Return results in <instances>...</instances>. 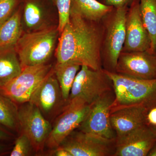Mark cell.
I'll return each mask as SVG.
<instances>
[{
	"instance_id": "cell-1",
	"label": "cell",
	"mask_w": 156,
	"mask_h": 156,
	"mask_svg": "<svg viewBox=\"0 0 156 156\" xmlns=\"http://www.w3.org/2000/svg\"><path fill=\"white\" fill-rule=\"evenodd\" d=\"M103 34L101 21H90L70 13L58 38L56 62L75 61L93 69H103L101 58Z\"/></svg>"
},
{
	"instance_id": "cell-2",
	"label": "cell",
	"mask_w": 156,
	"mask_h": 156,
	"mask_svg": "<svg viewBox=\"0 0 156 156\" xmlns=\"http://www.w3.org/2000/svg\"><path fill=\"white\" fill-rule=\"evenodd\" d=\"M105 71L112 80L115 94L111 112L131 106L141 107L149 112L156 107V78L141 80Z\"/></svg>"
},
{
	"instance_id": "cell-3",
	"label": "cell",
	"mask_w": 156,
	"mask_h": 156,
	"mask_svg": "<svg viewBox=\"0 0 156 156\" xmlns=\"http://www.w3.org/2000/svg\"><path fill=\"white\" fill-rule=\"evenodd\" d=\"M129 7L114 8L101 20L103 34L101 49L102 68L115 72L126 40V16Z\"/></svg>"
},
{
	"instance_id": "cell-4",
	"label": "cell",
	"mask_w": 156,
	"mask_h": 156,
	"mask_svg": "<svg viewBox=\"0 0 156 156\" xmlns=\"http://www.w3.org/2000/svg\"><path fill=\"white\" fill-rule=\"evenodd\" d=\"M58 27L23 33L15 47L22 69L48 63L56 50Z\"/></svg>"
},
{
	"instance_id": "cell-5",
	"label": "cell",
	"mask_w": 156,
	"mask_h": 156,
	"mask_svg": "<svg viewBox=\"0 0 156 156\" xmlns=\"http://www.w3.org/2000/svg\"><path fill=\"white\" fill-rule=\"evenodd\" d=\"M112 89V80L103 69L95 70L82 65L74 81L68 101L80 99L90 105Z\"/></svg>"
},
{
	"instance_id": "cell-6",
	"label": "cell",
	"mask_w": 156,
	"mask_h": 156,
	"mask_svg": "<svg viewBox=\"0 0 156 156\" xmlns=\"http://www.w3.org/2000/svg\"><path fill=\"white\" fill-rule=\"evenodd\" d=\"M90 107V105L80 99L68 101L52 125L46 146L51 150L58 147L65 138L83 122Z\"/></svg>"
},
{
	"instance_id": "cell-7",
	"label": "cell",
	"mask_w": 156,
	"mask_h": 156,
	"mask_svg": "<svg viewBox=\"0 0 156 156\" xmlns=\"http://www.w3.org/2000/svg\"><path fill=\"white\" fill-rule=\"evenodd\" d=\"M53 68L52 65L48 63L24 68L17 77L0 88V92L16 104L28 102L34 91Z\"/></svg>"
},
{
	"instance_id": "cell-8",
	"label": "cell",
	"mask_w": 156,
	"mask_h": 156,
	"mask_svg": "<svg viewBox=\"0 0 156 156\" xmlns=\"http://www.w3.org/2000/svg\"><path fill=\"white\" fill-rule=\"evenodd\" d=\"M115 99L114 89L104 94L90 105V109L78 130L109 140L116 134L110 121L111 108Z\"/></svg>"
},
{
	"instance_id": "cell-9",
	"label": "cell",
	"mask_w": 156,
	"mask_h": 156,
	"mask_svg": "<svg viewBox=\"0 0 156 156\" xmlns=\"http://www.w3.org/2000/svg\"><path fill=\"white\" fill-rule=\"evenodd\" d=\"M116 140H109L76 129L65 138L58 147L72 156H114Z\"/></svg>"
},
{
	"instance_id": "cell-10",
	"label": "cell",
	"mask_w": 156,
	"mask_h": 156,
	"mask_svg": "<svg viewBox=\"0 0 156 156\" xmlns=\"http://www.w3.org/2000/svg\"><path fill=\"white\" fill-rule=\"evenodd\" d=\"M18 118L20 128L30 139L34 151H43L52 130L50 121L30 101L20 105Z\"/></svg>"
},
{
	"instance_id": "cell-11",
	"label": "cell",
	"mask_w": 156,
	"mask_h": 156,
	"mask_svg": "<svg viewBox=\"0 0 156 156\" xmlns=\"http://www.w3.org/2000/svg\"><path fill=\"white\" fill-rule=\"evenodd\" d=\"M29 101L40 109L47 119L60 113L67 102L62 97L53 68L34 91Z\"/></svg>"
},
{
	"instance_id": "cell-12",
	"label": "cell",
	"mask_w": 156,
	"mask_h": 156,
	"mask_svg": "<svg viewBox=\"0 0 156 156\" xmlns=\"http://www.w3.org/2000/svg\"><path fill=\"white\" fill-rule=\"evenodd\" d=\"M115 73L141 80L156 78V55L148 51L122 52Z\"/></svg>"
},
{
	"instance_id": "cell-13",
	"label": "cell",
	"mask_w": 156,
	"mask_h": 156,
	"mask_svg": "<svg viewBox=\"0 0 156 156\" xmlns=\"http://www.w3.org/2000/svg\"><path fill=\"white\" fill-rule=\"evenodd\" d=\"M126 32L122 52L149 51L151 39L143 22L139 0H134L128 8L126 16Z\"/></svg>"
},
{
	"instance_id": "cell-14",
	"label": "cell",
	"mask_w": 156,
	"mask_h": 156,
	"mask_svg": "<svg viewBox=\"0 0 156 156\" xmlns=\"http://www.w3.org/2000/svg\"><path fill=\"white\" fill-rule=\"evenodd\" d=\"M156 142V135L149 125H144L116 139L114 156H147Z\"/></svg>"
},
{
	"instance_id": "cell-15",
	"label": "cell",
	"mask_w": 156,
	"mask_h": 156,
	"mask_svg": "<svg viewBox=\"0 0 156 156\" xmlns=\"http://www.w3.org/2000/svg\"><path fill=\"white\" fill-rule=\"evenodd\" d=\"M23 33L33 32L58 27L55 14L36 0L27 1L21 14Z\"/></svg>"
},
{
	"instance_id": "cell-16",
	"label": "cell",
	"mask_w": 156,
	"mask_h": 156,
	"mask_svg": "<svg viewBox=\"0 0 156 156\" xmlns=\"http://www.w3.org/2000/svg\"><path fill=\"white\" fill-rule=\"evenodd\" d=\"M148 112L146 109L137 106L123 108L111 112V123L116 138L147 125Z\"/></svg>"
},
{
	"instance_id": "cell-17",
	"label": "cell",
	"mask_w": 156,
	"mask_h": 156,
	"mask_svg": "<svg viewBox=\"0 0 156 156\" xmlns=\"http://www.w3.org/2000/svg\"><path fill=\"white\" fill-rule=\"evenodd\" d=\"M20 9L5 22L0 23V52L15 48L23 34Z\"/></svg>"
},
{
	"instance_id": "cell-18",
	"label": "cell",
	"mask_w": 156,
	"mask_h": 156,
	"mask_svg": "<svg viewBox=\"0 0 156 156\" xmlns=\"http://www.w3.org/2000/svg\"><path fill=\"white\" fill-rule=\"evenodd\" d=\"M113 8L104 5L98 0H71L70 13L90 21H101Z\"/></svg>"
},
{
	"instance_id": "cell-19",
	"label": "cell",
	"mask_w": 156,
	"mask_h": 156,
	"mask_svg": "<svg viewBox=\"0 0 156 156\" xmlns=\"http://www.w3.org/2000/svg\"><path fill=\"white\" fill-rule=\"evenodd\" d=\"M82 65L75 61L56 62L53 72L61 89L63 99L67 102L76 76Z\"/></svg>"
},
{
	"instance_id": "cell-20",
	"label": "cell",
	"mask_w": 156,
	"mask_h": 156,
	"mask_svg": "<svg viewBox=\"0 0 156 156\" xmlns=\"http://www.w3.org/2000/svg\"><path fill=\"white\" fill-rule=\"evenodd\" d=\"M22 71L15 48L0 52V88L17 77Z\"/></svg>"
},
{
	"instance_id": "cell-21",
	"label": "cell",
	"mask_w": 156,
	"mask_h": 156,
	"mask_svg": "<svg viewBox=\"0 0 156 156\" xmlns=\"http://www.w3.org/2000/svg\"><path fill=\"white\" fill-rule=\"evenodd\" d=\"M144 24L151 41L149 52L156 55V0H139Z\"/></svg>"
},
{
	"instance_id": "cell-22",
	"label": "cell",
	"mask_w": 156,
	"mask_h": 156,
	"mask_svg": "<svg viewBox=\"0 0 156 156\" xmlns=\"http://www.w3.org/2000/svg\"><path fill=\"white\" fill-rule=\"evenodd\" d=\"M0 125L13 131H17L20 128L17 104L1 92Z\"/></svg>"
},
{
	"instance_id": "cell-23",
	"label": "cell",
	"mask_w": 156,
	"mask_h": 156,
	"mask_svg": "<svg viewBox=\"0 0 156 156\" xmlns=\"http://www.w3.org/2000/svg\"><path fill=\"white\" fill-rule=\"evenodd\" d=\"M56 7L58 14V28L59 35L68 22L71 0H51Z\"/></svg>"
},
{
	"instance_id": "cell-24",
	"label": "cell",
	"mask_w": 156,
	"mask_h": 156,
	"mask_svg": "<svg viewBox=\"0 0 156 156\" xmlns=\"http://www.w3.org/2000/svg\"><path fill=\"white\" fill-rule=\"evenodd\" d=\"M34 151L31 141L26 134L21 133L15 141L10 156H27Z\"/></svg>"
},
{
	"instance_id": "cell-25",
	"label": "cell",
	"mask_w": 156,
	"mask_h": 156,
	"mask_svg": "<svg viewBox=\"0 0 156 156\" xmlns=\"http://www.w3.org/2000/svg\"><path fill=\"white\" fill-rule=\"evenodd\" d=\"M19 0H0V23L14 14Z\"/></svg>"
},
{
	"instance_id": "cell-26",
	"label": "cell",
	"mask_w": 156,
	"mask_h": 156,
	"mask_svg": "<svg viewBox=\"0 0 156 156\" xmlns=\"http://www.w3.org/2000/svg\"><path fill=\"white\" fill-rule=\"evenodd\" d=\"M100 2L106 5L114 8L128 6L129 7L134 0H98Z\"/></svg>"
},
{
	"instance_id": "cell-27",
	"label": "cell",
	"mask_w": 156,
	"mask_h": 156,
	"mask_svg": "<svg viewBox=\"0 0 156 156\" xmlns=\"http://www.w3.org/2000/svg\"><path fill=\"white\" fill-rule=\"evenodd\" d=\"M147 122L150 126H156V107L151 109L147 113Z\"/></svg>"
},
{
	"instance_id": "cell-28",
	"label": "cell",
	"mask_w": 156,
	"mask_h": 156,
	"mask_svg": "<svg viewBox=\"0 0 156 156\" xmlns=\"http://www.w3.org/2000/svg\"><path fill=\"white\" fill-rule=\"evenodd\" d=\"M50 154L51 156H72L68 151L60 147L52 150V152Z\"/></svg>"
},
{
	"instance_id": "cell-29",
	"label": "cell",
	"mask_w": 156,
	"mask_h": 156,
	"mask_svg": "<svg viewBox=\"0 0 156 156\" xmlns=\"http://www.w3.org/2000/svg\"><path fill=\"white\" fill-rule=\"evenodd\" d=\"M9 133L0 127V140H7L10 138Z\"/></svg>"
},
{
	"instance_id": "cell-30",
	"label": "cell",
	"mask_w": 156,
	"mask_h": 156,
	"mask_svg": "<svg viewBox=\"0 0 156 156\" xmlns=\"http://www.w3.org/2000/svg\"><path fill=\"white\" fill-rule=\"evenodd\" d=\"M147 156H156V142L150 151Z\"/></svg>"
},
{
	"instance_id": "cell-31",
	"label": "cell",
	"mask_w": 156,
	"mask_h": 156,
	"mask_svg": "<svg viewBox=\"0 0 156 156\" xmlns=\"http://www.w3.org/2000/svg\"><path fill=\"white\" fill-rule=\"evenodd\" d=\"M5 149V146L2 145V144H0V154L2 153L4 151Z\"/></svg>"
},
{
	"instance_id": "cell-32",
	"label": "cell",
	"mask_w": 156,
	"mask_h": 156,
	"mask_svg": "<svg viewBox=\"0 0 156 156\" xmlns=\"http://www.w3.org/2000/svg\"><path fill=\"white\" fill-rule=\"evenodd\" d=\"M150 126H151L152 130H153L154 134L156 135V126H150Z\"/></svg>"
}]
</instances>
